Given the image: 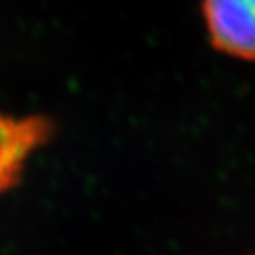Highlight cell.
Segmentation results:
<instances>
[{
	"mask_svg": "<svg viewBox=\"0 0 255 255\" xmlns=\"http://www.w3.org/2000/svg\"><path fill=\"white\" fill-rule=\"evenodd\" d=\"M52 133L53 124L43 116L14 117L0 112V197L20 183L32 156Z\"/></svg>",
	"mask_w": 255,
	"mask_h": 255,
	"instance_id": "cell-1",
	"label": "cell"
},
{
	"mask_svg": "<svg viewBox=\"0 0 255 255\" xmlns=\"http://www.w3.org/2000/svg\"><path fill=\"white\" fill-rule=\"evenodd\" d=\"M202 16L218 52L255 62V0H202Z\"/></svg>",
	"mask_w": 255,
	"mask_h": 255,
	"instance_id": "cell-2",
	"label": "cell"
},
{
	"mask_svg": "<svg viewBox=\"0 0 255 255\" xmlns=\"http://www.w3.org/2000/svg\"><path fill=\"white\" fill-rule=\"evenodd\" d=\"M254 255H255V254H254Z\"/></svg>",
	"mask_w": 255,
	"mask_h": 255,
	"instance_id": "cell-3",
	"label": "cell"
}]
</instances>
